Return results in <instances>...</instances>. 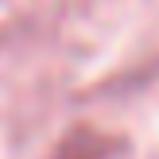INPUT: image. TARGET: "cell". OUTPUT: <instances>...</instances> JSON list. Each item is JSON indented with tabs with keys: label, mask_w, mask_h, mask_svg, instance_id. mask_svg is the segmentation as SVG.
<instances>
[{
	"label": "cell",
	"mask_w": 159,
	"mask_h": 159,
	"mask_svg": "<svg viewBox=\"0 0 159 159\" xmlns=\"http://www.w3.org/2000/svg\"><path fill=\"white\" fill-rule=\"evenodd\" d=\"M109 152H113V140L109 136H97V132H89V128H78V132H70L58 144L54 159H105Z\"/></svg>",
	"instance_id": "obj_1"
}]
</instances>
